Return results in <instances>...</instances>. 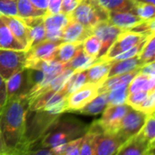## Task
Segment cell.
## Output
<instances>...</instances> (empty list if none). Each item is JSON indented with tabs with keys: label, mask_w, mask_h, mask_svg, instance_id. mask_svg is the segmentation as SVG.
I'll return each mask as SVG.
<instances>
[{
	"label": "cell",
	"mask_w": 155,
	"mask_h": 155,
	"mask_svg": "<svg viewBox=\"0 0 155 155\" xmlns=\"http://www.w3.org/2000/svg\"><path fill=\"white\" fill-rule=\"evenodd\" d=\"M0 15L17 17L16 0H0Z\"/></svg>",
	"instance_id": "74e56055"
},
{
	"label": "cell",
	"mask_w": 155,
	"mask_h": 155,
	"mask_svg": "<svg viewBox=\"0 0 155 155\" xmlns=\"http://www.w3.org/2000/svg\"><path fill=\"white\" fill-rule=\"evenodd\" d=\"M69 16L93 31L97 24L108 20L109 12L99 4L98 0H82Z\"/></svg>",
	"instance_id": "3957f363"
},
{
	"label": "cell",
	"mask_w": 155,
	"mask_h": 155,
	"mask_svg": "<svg viewBox=\"0 0 155 155\" xmlns=\"http://www.w3.org/2000/svg\"><path fill=\"white\" fill-rule=\"evenodd\" d=\"M146 117L147 114L144 113L131 107L123 118L115 134L124 143L128 139L132 138L141 131Z\"/></svg>",
	"instance_id": "52a82bcc"
},
{
	"label": "cell",
	"mask_w": 155,
	"mask_h": 155,
	"mask_svg": "<svg viewBox=\"0 0 155 155\" xmlns=\"http://www.w3.org/2000/svg\"><path fill=\"white\" fill-rule=\"evenodd\" d=\"M5 84L7 99L14 97H25L32 88L28 69L25 67L23 70L16 72L5 81Z\"/></svg>",
	"instance_id": "30bf717a"
},
{
	"label": "cell",
	"mask_w": 155,
	"mask_h": 155,
	"mask_svg": "<svg viewBox=\"0 0 155 155\" xmlns=\"http://www.w3.org/2000/svg\"><path fill=\"white\" fill-rule=\"evenodd\" d=\"M134 3H148V4H153L154 5L155 0H133Z\"/></svg>",
	"instance_id": "f6af8a7d"
},
{
	"label": "cell",
	"mask_w": 155,
	"mask_h": 155,
	"mask_svg": "<svg viewBox=\"0 0 155 155\" xmlns=\"http://www.w3.org/2000/svg\"><path fill=\"white\" fill-rule=\"evenodd\" d=\"M132 10L143 21L154 19L155 6L153 4L135 3L134 8Z\"/></svg>",
	"instance_id": "1f68e13d"
},
{
	"label": "cell",
	"mask_w": 155,
	"mask_h": 155,
	"mask_svg": "<svg viewBox=\"0 0 155 155\" xmlns=\"http://www.w3.org/2000/svg\"><path fill=\"white\" fill-rule=\"evenodd\" d=\"M87 83V76H86V70L74 72L66 81V83L64 85V88L67 94L74 93L80 87H82L84 84Z\"/></svg>",
	"instance_id": "4316f807"
},
{
	"label": "cell",
	"mask_w": 155,
	"mask_h": 155,
	"mask_svg": "<svg viewBox=\"0 0 155 155\" xmlns=\"http://www.w3.org/2000/svg\"><path fill=\"white\" fill-rule=\"evenodd\" d=\"M141 68H137L134 69L133 71H130L128 73L125 74H118V75H114L112 77L107 78L99 87V94L100 93H104V92H109L110 90L119 87V86H123V85H129L130 82L133 80V78L140 72Z\"/></svg>",
	"instance_id": "44dd1931"
},
{
	"label": "cell",
	"mask_w": 155,
	"mask_h": 155,
	"mask_svg": "<svg viewBox=\"0 0 155 155\" xmlns=\"http://www.w3.org/2000/svg\"><path fill=\"white\" fill-rule=\"evenodd\" d=\"M0 48L26 51L25 45L12 34L8 26L0 17Z\"/></svg>",
	"instance_id": "7402d4cb"
},
{
	"label": "cell",
	"mask_w": 155,
	"mask_h": 155,
	"mask_svg": "<svg viewBox=\"0 0 155 155\" xmlns=\"http://www.w3.org/2000/svg\"><path fill=\"white\" fill-rule=\"evenodd\" d=\"M151 144H155V118L154 114L147 115L145 122L139 132Z\"/></svg>",
	"instance_id": "d6a6232c"
},
{
	"label": "cell",
	"mask_w": 155,
	"mask_h": 155,
	"mask_svg": "<svg viewBox=\"0 0 155 155\" xmlns=\"http://www.w3.org/2000/svg\"><path fill=\"white\" fill-rule=\"evenodd\" d=\"M99 84L86 83L82 87L70 94L66 99V112H77L99 94Z\"/></svg>",
	"instance_id": "ba28073f"
},
{
	"label": "cell",
	"mask_w": 155,
	"mask_h": 155,
	"mask_svg": "<svg viewBox=\"0 0 155 155\" xmlns=\"http://www.w3.org/2000/svg\"><path fill=\"white\" fill-rule=\"evenodd\" d=\"M89 125L90 124H86L79 119L62 117L59 115L49 125L42 137L29 150V152L38 148L51 149L54 146L64 144L72 140L82 137L87 132Z\"/></svg>",
	"instance_id": "7a4b0ae2"
},
{
	"label": "cell",
	"mask_w": 155,
	"mask_h": 155,
	"mask_svg": "<svg viewBox=\"0 0 155 155\" xmlns=\"http://www.w3.org/2000/svg\"><path fill=\"white\" fill-rule=\"evenodd\" d=\"M149 92L150 91H140V92L128 94L125 104H127L133 109H137L140 106V104L145 100Z\"/></svg>",
	"instance_id": "8d00e7d4"
},
{
	"label": "cell",
	"mask_w": 155,
	"mask_h": 155,
	"mask_svg": "<svg viewBox=\"0 0 155 155\" xmlns=\"http://www.w3.org/2000/svg\"><path fill=\"white\" fill-rule=\"evenodd\" d=\"M92 34L93 31L91 29L87 28L76 20L70 18V20L63 29L62 39L64 42L83 43V41Z\"/></svg>",
	"instance_id": "5bb4252c"
},
{
	"label": "cell",
	"mask_w": 155,
	"mask_h": 155,
	"mask_svg": "<svg viewBox=\"0 0 155 155\" xmlns=\"http://www.w3.org/2000/svg\"><path fill=\"white\" fill-rule=\"evenodd\" d=\"M82 45H83V49L87 54L98 58L101 50V42L95 35L92 34L89 36H87L83 41Z\"/></svg>",
	"instance_id": "4dcf8cb0"
},
{
	"label": "cell",
	"mask_w": 155,
	"mask_h": 155,
	"mask_svg": "<svg viewBox=\"0 0 155 155\" xmlns=\"http://www.w3.org/2000/svg\"><path fill=\"white\" fill-rule=\"evenodd\" d=\"M37 8L46 11L47 10V5H48V0H29Z\"/></svg>",
	"instance_id": "ee69618b"
},
{
	"label": "cell",
	"mask_w": 155,
	"mask_h": 155,
	"mask_svg": "<svg viewBox=\"0 0 155 155\" xmlns=\"http://www.w3.org/2000/svg\"><path fill=\"white\" fill-rule=\"evenodd\" d=\"M140 73L147 76H155V62L143 64L140 69Z\"/></svg>",
	"instance_id": "7bdbcfd3"
},
{
	"label": "cell",
	"mask_w": 155,
	"mask_h": 155,
	"mask_svg": "<svg viewBox=\"0 0 155 155\" xmlns=\"http://www.w3.org/2000/svg\"><path fill=\"white\" fill-rule=\"evenodd\" d=\"M82 45V43L79 42H63L56 47L48 61H54L63 64L67 63L73 58Z\"/></svg>",
	"instance_id": "d6986e66"
},
{
	"label": "cell",
	"mask_w": 155,
	"mask_h": 155,
	"mask_svg": "<svg viewBox=\"0 0 155 155\" xmlns=\"http://www.w3.org/2000/svg\"><path fill=\"white\" fill-rule=\"evenodd\" d=\"M62 0H48L46 14H57L61 12Z\"/></svg>",
	"instance_id": "b9f144b4"
},
{
	"label": "cell",
	"mask_w": 155,
	"mask_h": 155,
	"mask_svg": "<svg viewBox=\"0 0 155 155\" xmlns=\"http://www.w3.org/2000/svg\"><path fill=\"white\" fill-rule=\"evenodd\" d=\"M155 144H151L140 133L128 139L118 150L117 154L154 155Z\"/></svg>",
	"instance_id": "7c38bea8"
},
{
	"label": "cell",
	"mask_w": 155,
	"mask_h": 155,
	"mask_svg": "<svg viewBox=\"0 0 155 155\" xmlns=\"http://www.w3.org/2000/svg\"><path fill=\"white\" fill-rule=\"evenodd\" d=\"M93 136L94 133L89 130L82 136V142L79 149V155H94L93 153Z\"/></svg>",
	"instance_id": "836d02e7"
},
{
	"label": "cell",
	"mask_w": 155,
	"mask_h": 155,
	"mask_svg": "<svg viewBox=\"0 0 155 155\" xmlns=\"http://www.w3.org/2000/svg\"><path fill=\"white\" fill-rule=\"evenodd\" d=\"M108 105V92L100 93L98 95L88 103L85 106L77 111V113L84 115L101 114Z\"/></svg>",
	"instance_id": "603a6c76"
},
{
	"label": "cell",
	"mask_w": 155,
	"mask_h": 155,
	"mask_svg": "<svg viewBox=\"0 0 155 155\" xmlns=\"http://www.w3.org/2000/svg\"><path fill=\"white\" fill-rule=\"evenodd\" d=\"M97 62V58L87 54L82 47H80L73 58L64 64V69H70L74 72H79L88 69L91 65Z\"/></svg>",
	"instance_id": "ac0fdd59"
},
{
	"label": "cell",
	"mask_w": 155,
	"mask_h": 155,
	"mask_svg": "<svg viewBox=\"0 0 155 155\" xmlns=\"http://www.w3.org/2000/svg\"><path fill=\"white\" fill-rule=\"evenodd\" d=\"M155 76H147L140 72L133 78L128 85V94L140 91L154 90Z\"/></svg>",
	"instance_id": "cb8c5ba5"
},
{
	"label": "cell",
	"mask_w": 155,
	"mask_h": 155,
	"mask_svg": "<svg viewBox=\"0 0 155 155\" xmlns=\"http://www.w3.org/2000/svg\"><path fill=\"white\" fill-rule=\"evenodd\" d=\"M123 31V29L115 26L108 20L97 24L93 28V34L95 35L101 42V50L98 58L105 54L111 45L115 41L117 36Z\"/></svg>",
	"instance_id": "8fae6325"
},
{
	"label": "cell",
	"mask_w": 155,
	"mask_h": 155,
	"mask_svg": "<svg viewBox=\"0 0 155 155\" xmlns=\"http://www.w3.org/2000/svg\"><path fill=\"white\" fill-rule=\"evenodd\" d=\"M1 19L8 26L15 37L20 41L25 47L26 51L29 49V38H28V27L22 22V20L15 16L1 15Z\"/></svg>",
	"instance_id": "2e32d148"
},
{
	"label": "cell",
	"mask_w": 155,
	"mask_h": 155,
	"mask_svg": "<svg viewBox=\"0 0 155 155\" xmlns=\"http://www.w3.org/2000/svg\"><path fill=\"white\" fill-rule=\"evenodd\" d=\"M128 30L149 36V35L155 33V19L148 20V21H143L140 24L136 25L135 26H134Z\"/></svg>",
	"instance_id": "e575fe53"
},
{
	"label": "cell",
	"mask_w": 155,
	"mask_h": 155,
	"mask_svg": "<svg viewBox=\"0 0 155 155\" xmlns=\"http://www.w3.org/2000/svg\"><path fill=\"white\" fill-rule=\"evenodd\" d=\"M143 65V62L139 58V55H135L132 58L120 60V61H113L111 68L108 73V77H112L114 75L122 74L133 71L137 68H141Z\"/></svg>",
	"instance_id": "ffe728a7"
},
{
	"label": "cell",
	"mask_w": 155,
	"mask_h": 155,
	"mask_svg": "<svg viewBox=\"0 0 155 155\" xmlns=\"http://www.w3.org/2000/svg\"><path fill=\"white\" fill-rule=\"evenodd\" d=\"M131 107L127 104L120 105H107L102 113L101 119L97 120L99 125L105 133L115 134L121 122Z\"/></svg>",
	"instance_id": "9c48e42d"
},
{
	"label": "cell",
	"mask_w": 155,
	"mask_h": 155,
	"mask_svg": "<svg viewBox=\"0 0 155 155\" xmlns=\"http://www.w3.org/2000/svg\"><path fill=\"white\" fill-rule=\"evenodd\" d=\"M113 61H97L86 69L87 83L101 85L108 77Z\"/></svg>",
	"instance_id": "e0dca14e"
},
{
	"label": "cell",
	"mask_w": 155,
	"mask_h": 155,
	"mask_svg": "<svg viewBox=\"0 0 155 155\" xmlns=\"http://www.w3.org/2000/svg\"><path fill=\"white\" fill-rule=\"evenodd\" d=\"M146 37L148 36L132 32L130 30H124L111 45L105 54L97 58V61H111L115 56L137 45Z\"/></svg>",
	"instance_id": "8992f818"
},
{
	"label": "cell",
	"mask_w": 155,
	"mask_h": 155,
	"mask_svg": "<svg viewBox=\"0 0 155 155\" xmlns=\"http://www.w3.org/2000/svg\"><path fill=\"white\" fill-rule=\"evenodd\" d=\"M108 21L123 30H128L143 20L141 19L133 10H130L109 12Z\"/></svg>",
	"instance_id": "9a60e30c"
},
{
	"label": "cell",
	"mask_w": 155,
	"mask_h": 155,
	"mask_svg": "<svg viewBox=\"0 0 155 155\" xmlns=\"http://www.w3.org/2000/svg\"><path fill=\"white\" fill-rule=\"evenodd\" d=\"M63 43L62 40L59 41H51L44 40L33 46H31L26 51V61L25 65L30 63H33L37 60H48L49 57L53 54L56 47Z\"/></svg>",
	"instance_id": "4fadbf2b"
},
{
	"label": "cell",
	"mask_w": 155,
	"mask_h": 155,
	"mask_svg": "<svg viewBox=\"0 0 155 155\" xmlns=\"http://www.w3.org/2000/svg\"><path fill=\"white\" fill-rule=\"evenodd\" d=\"M139 58L143 64L155 61V35L148 36L144 45L139 53Z\"/></svg>",
	"instance_id": "f1b7e54d"
},
{
	"label": "cell",
	"mask_w": 155,
	"mask_h": 155,
	"mask_svg": "<svg viewBox=\"0 0 155 155\" xmlns=\"http://www.w3.org/2000/svg\"><path fill=\"white\" fill-rule=\"evenodd\" d=\"M7 102V93H6V84L5 80H4L0 76V112Z\"/></svg>",
	"instance_id": "60d3db41"
},
{
	"label": "cell",
	"mask_w": 155,
	"mask_h": 155,
	"mask_svg": "<svg viewBox=\"0 0 155 155\" xmlns=\"http://www.w3.org/2000/svg\"><path fill=\"white\" fill-rule=\"evenodd\" d=\"M144 113L145 114H153L155 112V89L149 92L145 100L140 104V106L135 109Z\"/></svg>",
	"instance_id": "d590c367"
},
{
	"label": "cell",
	"mask_w": 155,
	"mask_h": 155,
	"mask_svg": "<svg viewBox=\"0 0 155 155\" xmlns=\"http://www.w3.org/2000/svg\"><path fill=\"white\" fill-rule=\"evenodd\" d=\"M128 96V85L114 88L108 92V105H120L126 103Z\"/></svg>",
	"instance_id": "f546056e"
},
{
	"label": "cell",
	"mask_w": 155,
	"mask_h": 155,
	"mask_svg": "<svg viewBox=\"0 0 155 155\" xmlns=\"http://www.w3.org/2000/svg\"><path fill=\"white\" fill-rule=\"evenodd\" d=\"M81 142H82V137H79L66 143L63 155H79Z\"/></svg>",
	"instance_id": "f35d334b"
},
{
	"label": "cell",
	"mask_w": 155,
	"mask_h": 155,
	"mask_svg": "<svg viewBox=\"0 0 155 155\" xmlns=\"http://www.w3.org/2000/svg\"><path fill=\"white\" fill-rule=\"evenodd\" d=\"M28 101L24 97L7 99L0 112V135L5 154H23Z\"/></svg>",
	"instance_id": "6da1fadb"
},
{
	"label": "cell",
	"mask_w": 155,
	"mask_h": 155,
	"mask_svg": "<svg viewBox=\"0 0 155 155\" xmlns=\"http://www.w3.org/2000/svg\"><path fill=\"white\" fill-rule=\"evenodd\" d=\"M3 154H5V148H4V144H3L1 135H0V155Z\"/></svg>",
	"instance_id": "bcb514c9"
},
{
	"label": "cell",
	"mask_w": 155,
	"mask_h": 155,
	"mask_svg": "<svg viewBox=\"0 0 155 155\" xmlns=\"http://www.w3.org/2000/svg\"><path fill=\"white\" fill-rule=\"evenodd\" d=\"M82 0H62L61 12L65 15H70L80 4Z\"/></svg>",
	"instance_id": "ab89813d"
},
{
	"label": "cell",
	"mask_w": 155,
	"mask_h": 155,
	"mask_svg": "<svg viewBox=\"0 0 155 155\" xmlns=\"http://www.w3.org/2000/svg\"><path fill=\"white\" fill-rule=\"evenodd\" d=\"M98 2L108 12L130 11L135 5L133 0H98Z\"/></svg>",
	"instance_id": "83f0119b"
},
{
	"label": "cell",
	"mask_w": 155,
	"mask_h": 155,
	"mask_svg": "<svg viewBox=\"0 0 155 155\" xmlns=\"http://www.w3.org/2000/svg\"><path fill=\"white\" fill-rule=\"evenodd\" d=\"M16 6L17 17L20 18L41 17L46 15V11L37 8L29 0H16Z\"/></svg>",
	"instance_id": "484cf974"
},
{
	"label": "cell",
	"mask_w": 155,
	"mask_h": 155,
	"mask_svg": "<svg viewBox=\"0 0 155 155\" xmlns=\"http://www.w3.org/2000/svg\"><path fill=\"white\" fill-rule=\"evenodd\" d=\"M70 16L62 12L57 14H46L44 16V25L46 32L63 31L66 25Z\"/></svg>",
	"instance_id": "d4e9b609"
},
{
	"label": "cell",
	"mask_w": 155,
	"mask_h": 155,
	"mask_svg": "<svg viewBox=\"0 0 155 155\" xmlns=\"http://www.w3.org/2000/svg\"><path fill=\"white\" fill-rule=\"evenodd\" d=\"M89 130L94 133L93 136V153L94 155L117 154L119 148L124 142L116 134L105 133L103 131L97 121L89 125Z\"/></svg>",
	"instance_id": "277c9868"
},
{
	"label": "cell",
	"mask_w": 155,
	"mask_h": 155,
	"mask_svg": "<svg viewBox=\"0 0 155 155\" xmlns=\"http://www.w3.org/2000/svg\"><path fill=\"white\" fill-rule=\"evenodd\" d=\"M25 61L26 51L0 48V76L6 81L25 67Z\"/></svg>",
	"instance_id": "5b68a950"
}]
</instances>
